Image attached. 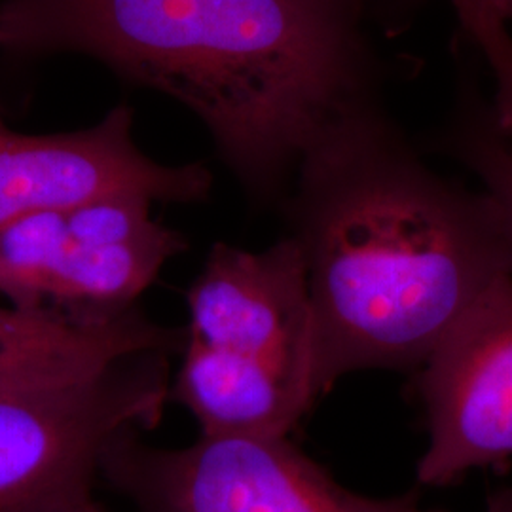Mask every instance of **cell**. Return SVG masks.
<instances>
[{
    "instance_id": "obj_10",
    "label": "cell",
    "mask_w": 512,
    "mask_h": 512,
    "mask_svg": "<svg viewBox=\"0 0 512 512\" xmlns=\"http://www.w3.org/2000/svg\"><path fill=\"white\" fill-rule=\"evenodd\" d=\"M461 29L484 55L494 80L495 126L512 137V0H452Z\"/></svg>"
},
{
    "instance_id": "obj_4",
    "label": "cell",
    "mask_w": 512,
    "mask_h": 512,
    "mask_svg": "<svg viewBox=\"0 0 512 512\" xmlns=\"http://www.w3.org/2000/svg\"><path fill=\"white\" fill-rule=\"evenodd\" d=\"M169 361L141 353L76 384L0 393V512H57L90 499L110 444L162 420Z\"/></svg>"
},
{
    "instance_id": "obj_1",
    "label": "cell",
    "mask_w": 512,
    "mask_h": 512,
    "mask_svg": "<svg viewBox=\"0 0 512 512\" xmlns=\"http://www.w3.org/2000/svg\"><path fill=\"white\" fill-rule=\"evenodd\" d=\"M287 222L306 268L319 397L353 372L420 368L512 277V230L494 200L444 179L368 109L302 158Z\"/></svg>"
},
{
    "instance_id": "obj_13",
    "label": "cell",
    "mask_w": 512,
    "mask_h": 512,
    "mask_svg": "<svg viewBox=\"0 0 512 512\" xmlns=\"http://www.w3.org/2000/svg\"><path fill=\"white\" fill-rule=\"evenodd\" d=\"M57 512H107L105 509H101L95 501H93L92 497L90 499H84V501H78V503H74V505H69V507H65V509H61V511Z\"/></svg>"
},
{
    "instance_id": "obj_8",
    "label": "cell",
    "mask_w": 512,
    "mask_h": 512,
    "mask_svg": "<svg viewBox=\"0 0 512 512\" xmlns=\"http://www.w3.org/2000/svg\"><path fill=\"white\" fill-rule=\"evenodd\" d=\"M131 126L128 107L61 135H19L0 124V226L109 198L194 203L209 196L205 165L154 162L135 145Z\"/></svg>"
},
{
    "instance_id": "obj_12",
    "label": "cell",
    "mask_w": 512,
    "mask_h": 512,
    "mask_svg": "<svg viewBox=\"0 0 512 512\" xmlns=\"http://www.w3.org/2000/svg\"><path fill=\"white\" fill-rule=\"evenodd\" d=\"M484 512H512V484L495 488L486 499Z\"/></svg>"
},
{
    "instance_id": "obj_2",
    "label": "cell",
    "mask_w": 512,
    "mask_h": 512,
    "mask_svg": "<svg viewBox=\"0 0 512 512\" xmlns=\"http://www.w3.org/2000/svg\"><path fill=\"white\" fill-rule=\"evenodd\" d=\"M348 0H6L0 44L82 52L194 110L249 190L275 194L365 109Z\"/></svg>"
},
{
    "instance_id": "obj_14",
    "label": "cell",
    "mask_w": 512,
    "mask_h": 512,
    "mask_svg": "<svg viewBox=\"0 0 512 512\" xmlns=\"http://www.w3.org/2000/svg\"><path fill=\"white\" fill-rule=\"evenodd\" d=\"M348 2L351 6H357V2H359V0H348Z\"/></svg>"
},
{
    "instance_id": "obj_9",
    "label": "cell",
    "mask_w": 512,
    "mask_h": 512,
    "mask_svg": "<svg viewBox=\"0 0 512 512\" xmlns=\"http://www.w3.org/2000/svg\"><path fill=\"white\" fill-rule=\"evenodd\" d=\"M184 327H165L141 306L105 321L0 308V393L76 384L141 353L181 355Z\"/></svg>"
},
{
    "instance_id": "obj_7",
    "label": "cell",
    "mask_w": 512,
    "mask_h": 512,
    "mask_svg": "<svg viewBox=\"0 0 512 512\" xmlns=\"http://www.w3.org/2000/svg\"><path fill=\"white\" fill-rule=\"evenodd\" d=\"M429 444L418 484L442 488L512 458V277L465 311L420 366Z\"/></svg>"
},
{
    "instance_id": "obj_6",
    "label": "cell",
    "mask_w": 512,
    "mask_h": 512,
    "mask_svg": "<svg viewBox=\"0 0 512 512\" xmlns=\"http://www.w3.org/2000/svg\"><path fill=\"white\" fill-rule=\"evenodd\" d=\"M141 431L120 435L99 476L137 512H450L418 492L355 494L289 437H205L184 448L148 446Z\"/></svg>"
},
{
    "instance_id": "obj_3",
    "label": "cell",
    "mask_w": 512,
    "mask_h": 512,
    "mask_svg": "<svg viewBox=\"0 0 512 512\" xmlns=\"http://www.w3.org/2000/svg\"><path fill=\"white\" fill-rule=\"evenodd\" d=\"M169 401L205 437H289L319 399L306 268L293 239L264 251L215 243L186 291Z\"/></svg>"
},
{
    "instance_id": "obj_5",
    "label": "cell",
    "mask_w": 512,
    "mask_h": 512,
    "mask_svg": "<svg viewBox=\"0 0 512 512\" xmlns=\"http://www.w3.org/2000/svg\"><path fill=\"white\" fill-rule=\"evenodd\" d=\"M145 198H109L0 226V294L19 310L78 321L139 306L186 239L150 215Z\"/></svg>"
},
{
    "instance_id": "obj_11",
    "label": "cell",
    "mask_w": 512,
    "mask_h": 512,
    "mask_svg": "<svg viewBox=\"0 0 512 512\" xmlns=\"http://www.w3.org/2000/svg\"><path fill=\"white\" fill-rule=\"evenodd\" d=\"M452 154L482 184L512 230V137L497 128L488 109L469 110L450 133Z\"/></svg>"
}]
</instances>
